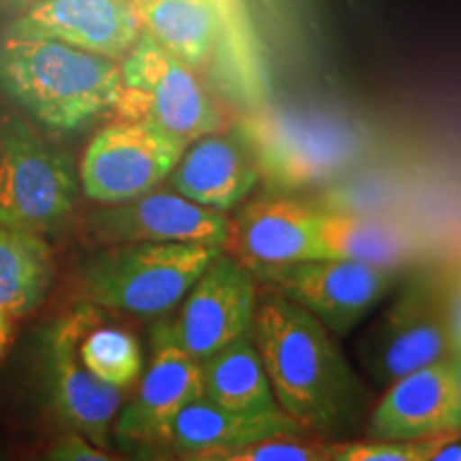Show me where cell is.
Here are the masks:
<instances>
[{
	"label": "cell",
	"mask_w": 461,
	"mask_h": 461,
	"mask_svg": "<svg viewBox=\"0 0 461 461\" xmlns=\"http://www.w3.org/2000/svg\"><path fill=\"white\" fill-rule=\"evenodd\" d=\"M222 248L201 244H112L82 265L88 303L141 319L176 310Z\"/></svg>",
	"instance_id": "obj_3"
},
{
	"label": "cell",
	"mask_w": 461,
	"mask_h": 461,
	"mask_svg": "<svg viewBox=\"0 0 461 461\" xmlns=\"http://www.w3.org/2000/svg\"><path fill=\"white\" fill-rule=\"evenodd\" d=\"M157 461H182V459H157Z\"/></svg>",
	"instance_id": "obj_32"
},
{
	"label": "cell",
	"mask_w": 461,
	"mask_h": 461,
	"mask_svg": "<svg viewBox=\"0 0 461 461\" xmlns=\"http://www.w3.org/2000/svg\"><path fill=\"white\" fill-rule=\"evenodd\" d=\"M17 22L112 60L129 54L141 34L131 0H41Z\"/></svg>",
	"instance_id": "obj_17"
},
{
	"label": "cell",
	"mask_w": 461,
	"mask_h": 461,
	"mask_svg": "<svg viewBox=\"0 0 461 461\" xmlns=\"http://www.w3.org/2000/svg\"><path fill=\"white\" fill-rule=\"evenodd\" d=\"M11 7H31L34 3H41V0H5Z\"/></svg>",
	"instance_id": "obj_30"
},
{
	"label": "cell",
	"mask_w": 461,
	"mask_h": 461,
	"mask_svg": "<svg viewBox=\"0 0 461 461\" xmlns=\"http://www.w3.org/2000/svg\"><path fill=\"white\" fill-rule=\"evenodd\" d=\"M92 314L82 303L50 322L39 339V374L54 417L92 445L107 448L124 391L96 378L79 357V338Z\"/></svg>",
	"instance_id": "obj_7"
},
{
	"label": "cell",
	"mask_w": 461,
	"mask_h": 461,
	"mask_svg": "<svg viewBox=\"0 0 461 461\" xmlns=\"http://www.w3.org/2000/svg\"><path fill=\"white\" fill-rule=\"evenodd\" d=\"M355 353L367 376L383 387L451 357L445 288L429 278L408 282L361 333Z\"/></svg>",
	"instance_id": "obj_8"
},
{
	"label": "cell",
	"mask_w": 461,
	"mask_h": 461,
	"mask_svg": "<svg viewBox=\"0 0 461 461\" xmlns=\"http://www.w3.org/2000/svg\"><path fill=\"white\" fill-rule=\"evenodd\" d=\"M199 366L205 400L252 414L282 412L252 331L199 361Z\"/></svg>",
	"instance_id": "obj_20"
},
{
	"label": "cell",
	"mask_w": 461,
	"mask_h": 461,
	"mask_svg": "<svg viewBox=\"0 0 461 461\" xmlns=\"http://www.w3.org/2000/svg\"><path fill=\"white\" fill-rule=\"evenodd\" d=\"M276 436H310L285 412L252 414L199 397L173 419L165 447L182 461H201L238 451Z\"/></svg>",
	"instance_id": "obj_18"
},
{
	"label": "cell",
	"mask_w": 461,
	"mask_h": 461,
	"mask_svg": "<svg viewBox=\"0 0 461 461\" xmlns=\"http://www.w3.org/2000/svg\"><path fill=\"white\" fill-rule=\"evenodd\" d=\"M222 250L252 274L322 258L321 212L282 197L252 201L229 218Z\"/></svg>",
	"instance_id": "obj_13"
},
{
	"label": "cell",
	"mask_w": 461,
	"mask_h": 461,
	"mask_svg": "<svg viewBox=\"0 0 461 461\" xmlns=\"http://www.w3.org/2000/svg\"><path fill=\"white\" fill-rule=\"evenodd\" d=\"M384 389L370 417L372 438L417 440L461 429V395L453 357L419 367Z\"/></svg>",
	"instance_id": "obj_14"
},
{
	"label": "cell",
	"mask_w": 461,
	"mask_h": 461,
	"mask_svg": "<svg viewBox=\"0 0 461 461\" xmlns=\"http://www.w3.org/2000/svg\"><path fill=\"white\" fill-rule=\"evenodd\" d=\"M258 180L261 176L244 140L221 132L194 140L169 173V186L177 194L222 214L240 205Z\"/></svg>",
	"instance_id": "obj_16"
},
{
	"label": "cell",
	"mask_w": 461,
	"mask_h": 461,
	"mask_svg": "<svg viewBox=\"0 0 461 461\" xmlns=\"http://www.w3.org/2000/svg\"><path fill=\"white\" fill-rule=\"evenodd\" d=\"M322 258L353 261L402 274L420 252L414 230L350 210L321 212Z\"/></svg>",
	"instance_id": "obj_19"
},
{
	"label": "cell",
	"mask_w": 461,
	"mask_h": 461,
	"mask_svg": "<svg viewBox=\"0 0 461 461\" xmlns=\"http://www.w3.org/2000/svg\"><path fill=\"white\" fill-rule=\"evenodd\" d=\"M445 316L451 357L461 355V278L445 288Z\"/></svg>",
	"instance_id": "obj_27"
},
{
	"label": "cell",
	"mask_w": 461,
	"mask_h": 461,
	"mask_svg": "<svg viewBox=\"0 0 461 461\" xmlns=\"http://www.w3.org/2000/svg\"><path fill=\"white\" fill-rule=\"evenodd\" d=\"M39 461H118L105 448L92 445L79 434H67Z\"/></svg>",
	"instance_id": "obj_26"
},
{
	"label": "cell",
	"mask_w": 461,
	"mask_h": 461,
	"mask_svg": "<svg viewBox=\"0 0 461 461\" xmlns=\"http://www.w3.org/2000/svg\"><path fill=\"white\" fill-rule=\"evenodd\" d=\"M56 278L54 252L45 235L0 227V312L24 319L48 299Z\"/></svg>",
	"instance_id": "obj_22"
},
{
	"label": "cell",
	"mask_w": 461,
	"mask_h": 461,
	"mask_svg": "<svg viewBox=\"0 0 461 461\" xmlns=\"http://www.w3.org/2000/svg\"><path fill=\"white\" fill-rule=\"evenodd\" d=\"M455 359V367H457V383H459V395H461V355L453 357Z\"/></svg>",
	"instance_id": "obj_31"
},
{
	"label": "cell",
	"mask_w": 461,
	"mask_h": 461,
	"mask_svg": "<svg viewBox=\"0 0 461 461\" xmlns=\"http://www.w3.org/2000/svg\"><path fill=\"white\" fill-rule=\"evenodd\" d=\"M184 149L154 126L120 120L92 137L79 163V188L103 205L132 201L165 182Z\"/></svg>",
	"instance_id": "obj_11"
},
{
	"label": "cell",
	"mask_w": 461,
	"mask_h": 461,
	"mask_svg": "<svg viewBox=\"0 0 461 461\" xmlns=\"http://www.w3.org/2000/svg\"><path fill=\"white\" fill-rule=\"evenodd\" d=\"M201 461H331V445L308 436H276Z\"/></svg>",
	"instance_id": "obj_25"
},
{
	"label": "cell",
	"mask_w": 461,
	"mask_h": 461,
	"mask_svg": "<svg viewBox=\"0 0 461 461\" xmlns=\"http://www.w3.org/2000/svg\"><path fill=\"white\" fill-rule=\"evenodd\" d=\"M141 31L184 65L205 67L214 50L218 14L214 0H131Z\"/></svg>",
	"instance_id": "obj_21"
},
{
	"label": "cell",
	"mask_w": 461,
	"mask_h": 461,
	"mask_svg": "<svg viewBox=\"0 0 461 461\" xmlns=\"http://www.w3.org/2000/svg\"><path fill=\"white\" fill-rule=\"evenodd\" d=\"M229 218L177 193L152 190L90 216L88 229L103 244H201L224 246Z\"/></svg>",
	"instance_id": "obj_12"
},
{
	"label": "cell",
	"mask_w": 461,
	"mask_h": 461,
	"mask_svg": "<svg viewBox=\"0 0 461 461\" xmlns=\"http://www.w3.org/2000/svg\"><path fill=\"white\" fill-rule=\"evenodd\" d=\"M14 336H15V325H14V316L0 312V359L7 355V350L14 344Z\"/></svg>",
	"instance_id": "obj_28"
},
{
	"label": "cell",
	"mask_w": 461,
	"mask_h": 461,
	"mask_svg": "<svg viewBox=\"0 0 461 461\" xmlns=\"http://www.w3.org/2000/svg\"><path fill=\"white\" fill-rule=\"evenodd\" d=\"M429 461H461V434L448 440Z\"/></svg>",
	"instance_id": "obj_29"
},
{
	"label": "cell",
	"mask_w": 461,
	"mask_h": 461,
	"mask_svg": "<svg viewBox=\"0 0 461 461\" xmlns=\"http://www.w3.org/2000/svg\"><path fill=\"white\" fill-rule=\"evenodd\" d=\"M77 194L71 158L24 118L7 115L0 122V227L58 233L75 214Z\"/></svg>",
	"instance_id": "obj_4"
},
{
	"label": "cell",
	"mask_w": 461,
	"mask_h": 461,
	"mask_svg": "<svg viewBox=\"0 0 461 461\" xmlns=\"http://www.w3.org/2000/svg\"><path fill=\"white\" fill-rule=\"evenodd\" d=\"M79 357L96 378L115 389L126 391L143 374L140 339L122 327L96 325L95 310L79 338Z\"/></svg>",
	"instance_id": "obj_23"
},
{
	"label": "cell",
	"mask_w": 461,
	"mask_h": 461,
	"mask_svg": "<svg viewBox=\"0 0 461 461\" xmlns=\"http://www.w3.org/2000/svg\"><path fill=\"white\" fill-rule=\"evenodd\" d=\"M282 297L308 310L336 338L348 336L389 295L400 274L353 261L314 258L255 272Z\"/></svg>",
	"instance_id": "obj_10"
},
{
	"label": "cell",
	"mask_w": 461,
	"mask_h": 461,
	"mask_svg": "<svg viewBox=\"0 0 461 461\" xmlns=\"http://www.w3.org/2000/svg\"><path fill=\"white\" fill-rule=\"evenodd\" d=\"M252 338L276 402L305 434H336L361 417L359 374L308 310L276 293L257 305Z\"/></svg>",
	"instance_id": "obj_1"
},
{
	"label": "cell",
	"mask_w": 461,
	"mask_h": 461,
	"mask_svg": "<svg viewBox=\"0 0 461 461\" xmlns=\"http://www.w3.org/2000/svg\"><path fill=\"white\" fill-rule=\"evenodd\" d=\"M152 344L140 391L113 423L115 438L126 447H165L176 414L203 397L199 361L167 339L152 336Z\"/></svg>",
	"instance_id": "obj_15"
},
{
	"label": "cell",
	"mask_w": 461,
	"mask_h": 461,
	"mask_svg": "<svg viewBox=\"0 0 461 461\" xmlns=\"http://www.w3.org/2000/svg\"><path fill=\"white\" fill-rule=\"evenodd\" d=\"M459 434L461 429L417 438V440H378V438H372V440L333 442L331 461H429L448 440H453Z\"/></svg>",
	"instance_id": "obj_24"
},
{
	"label": "cell",
	"mask_w": 461,
	"mask_h": 461,
	"mask_svg": "<svg viewBox=\"0 0 461 461\" xmlns=\"http://www.w3.org/2000/svg\"><path fill=\"white\" fill-rule=\"evenodd\" d=\"M257 305V276L222 250L182 299L176 319L158 322L152 336L203 361L252 331Z\"/></svg>",
	"instance_id": "obj_9"
},
{
	"label": "cell",
	"mask_w": 461,
	"mask_h": 461,
	"mask_svg": "<svg viewBox=\"0 0 461 461\" xmlns=\"http://www.w3.org/2000/svg\"><path fill=\"white\" fill-rule=\"evenodd\" d=\"M238 135L269 186L293 190L338 176L361 152L359 135L327 115L255 112Z\"/></svg>",
	"instance_id": "obj_6"
},
{
	"label": "cell",
	"mask_w": 461,
	"mask_h": 461,
	"mask_svg": "<svg viewBox=\"0 0 461 461\" xmlns=\"http://www.w3.org/2000/svg\"><path fill=\"white\" fill-rule=\"evenodd\" d=\"M122 92L113 112L120 120L146 122L188 148L199 137L218 132L222 113L190 67L140 34L124 62Z\"/></svg>",
	"instance_id": "obj_5"
},
{
	"label": "cell",
	"mask_w": 461,
	"mask_h": 461,
	"mask_svg": "<svg viewBox=\"0 0 461 461\" xmlns=\"http://www.w3.org/2000/svg\"><path fill=\"white\" fill-rule=\"evenodd\" d=\"M0 92L43 129L77 132L113 112L122 71L112 58L15 22L0 34Z\"/></svg>",
	"instance_id": "obj_2"
}]
</instances>
